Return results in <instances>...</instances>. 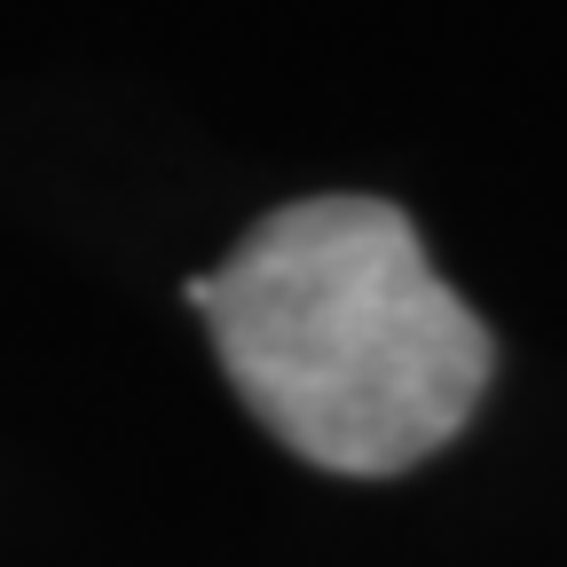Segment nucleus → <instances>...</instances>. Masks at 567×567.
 <instances>
[{"label":"nucleus","mask_w":567,"mask_h":567,"mask_svg":"<svg viewBox=\"0 0 567 567\" xmlns=\"http://www.w3.org/2000/svg\"><path fill=\"white\" fill-rule=\"evenodd\" d=\"M245 410L323 473L386 481L473 417L496 339L379 197L284 205L189 284Z\"/></svg>","instance_id":"nucleus-1"}]
</instances>
